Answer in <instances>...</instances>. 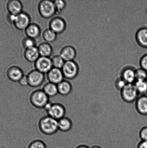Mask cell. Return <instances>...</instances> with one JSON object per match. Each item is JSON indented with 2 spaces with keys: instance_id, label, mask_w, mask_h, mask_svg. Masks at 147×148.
I'll list each match as a JSON object with an SVG mask.
<instances>
[{
  "instance_id": "1",
  "label": "cell",
  "mask_w": 147,
  "mask_h": 148,
  "mask_svg": "<svg viewBox=\"0 0 147 148\" xmlns=\"http://www.w3.org/2000/svg\"><path fill=\"white\" fill-rule=\"evenodd\" d=\"M37 127L42 134L47 136L53 135L58 131L57 120L47 115L39 120Z\"/></svg>"
},
{
  "instance_id": "2",
  "label": "cell",
  "mask_w": 147,
  "mask_h": 148,
  "mask_svg": "<svg viewBox=\"0 0 147 148\" xmlns=\"http://www.w3.org/2000/svg\"><path fill=\"white\" fill-rule=\"evenodd\" d=\"M29 102L34 108L44 110L49 102V98L41 89L34 90L30 92L28 97Z\"/></svg>"
},
{
  "instance_id": "3",
  "label": "cell",
  "mask_w": 147,
  "mask_h": 148,
  "mask_svg": "<svg viewBox=\"0 0 147 148\" xmlns=\"http://www.w3.org/2000/svg\"><path fill=\"white\" fill-rule=\"evenodd\" d=\"M47 115L56 120L64 117L66 114L65 107L59 103H52L50 101L44 109Z\"/></svg>"
},
{
  "instance_id": "4",
  "label": "cell",
  "mask_w": 147,
  "mask_h": 148,
  "mask_svg": "<svg viewBox=\"0 0 147 148\" xmlns=\"http://www.w3.org/2000/svg\"><path fill=\"white\" fill-rule=\"evenodd\" d=\"M38 10L40 15L45 19L53 18L57 14L54 1L50 0L40 1L38 4Z\"/></svg>"
},
{
  "instance_id": "5",
  "label": "cell",
  "mask_w": 147,
  "mask_h": 148,
  "mask_svg": "<svg viewBox=\"0 0 147 148\" xmlns=\"http://www.w3.org/2000/svg\"><path fill=\"white\" fill-rule=\"evenodd\" d=\"M120 91L121 97L122 99L127 103L133 102L136 101L139 97V93L134 84H127Z\"/></svg>"
},
{
  "instance_id": "6",
  "label": "cell",
  "mask_w": 147,
  "mask_h": 148,
  "mask_svg": "<svg viewBox=\"0 0 147 148\" xmlns=\"http://www.w3.org/2000/svg\"><path fill=\"white\" fill-rule=\"evenodd\" d=\"M64 78L68 80L75 79L79 73L78 65L74 60L65 62L61 69Z\"/></svg>"
},
{
  "instance_id": "7",
  "label": "cell",
  "mask_w": 147,
  "mask_h": 148,
  "mask_svg": "<svg viewBox=\"0 0 147 148\" xmlns=\"http://www.w3.org/2000/svg\"><path fill=\"white\" fill-rule=\"evenodd\" d=\"M27 76L28 86L32 88H37L41 86L45 80V75L35 69L31 71Z\"/></svg>"
},
{
  "instance_id": "8",
  "label": "cell",
  "mask_w": 147,
  "mask_h": 148,
  "mask_svg": "<svg viewBox=\"0 0 147 148\" xmlns=\"http://www.w3.org/2000/svg\"><path fill=\"white\" fill-rule=\"evenodd\" d=\"M66 27L67 24L64 19L57 16L52 18L49 23V28L57 34L64 32Z\"/></svg>"
},
{
  "instance_id": "9",
  "label": "cell",
  "mask_w": 147,
  "mask_h": 148,
  "mask_svg": "<svg viewBox=\"0 0 147 148\" xmlns=\"http://www.w3.org/2000/svg\"><path fill=\"white\" fill-rule=\"evenodd\" d=\"M35 69L43 74H47L52 69L51 59L49 57L40 56L34 63Z\"/></svg>"
},
{
  "instance_id": "10",
  "label": "cell",
  "mask_w": 147,
  "mask_h": 148,
  "mask_svg": "<svg viewBox=\"0 0 147 148\" xmlns=\"http://www.w3.org/2000/svg\"><path fill=\"white\" fill-rule=\"evenodd\" d=\"M31 23V18L29 15L23 11L16 16L13 25L17 29L24 31Z\"/></svg>"
},
{
  "instance_id": "11",
  "label": "cell",
  "mask_w": 147,
  "mask_h": 148,
  "mask_svg": "<svg viewBox=\"0 0 147 148\" xmlns=\"http://www.w3.org/2000/svg\"><path fill=\"white\" fill-rule=\"evenodd\" d=\"M24 75L22 69L14 65L9 67L6 72L7 77L10 81L14 82H18Z\"/></svg>"
},
{
  "instance_id": "12",
  "label": "cell",
  "mask_w": 147,
  "mask_h": 148,
  "mask_svg": "<svg viewBox=\"0 0 147 148\" xmlns=\"http://www.w3.org/2000/svg\"><path fill=\"white\" fill-rule=\"evenodd\" d=\"M46 75L48 82L57 85L64 79L61 69L53 68Z\"/></svg>"
},
{
  "instance_id": "13",
  "label": "cell",
  "mask_w": 147,
  "mask_h": 148,
  "mask_svg": "<svg viewBox=\"0 0 147 148\" xmlns=\"http://www.w3.org/2000/svg\"><path fill=\"white\" fill-rule=\"evenodd\" d=\"M60 55L65 62L74 60L77 56V51L73 46L66 45L60 50Z\"/></svg>"
},
{
  "instance_id": "14",
  "label": "cell",
  "mask_w": 147,
  "mask_h": 148,
  "mask_svg": "<svg viewBox=\"0 0 147 148\" xmlns=\"http://www.w3.org/2000/svg\"><path fill=\"white\" fill-rule=\"evenodd\" d=\"M23 4L19 0H10L7 2L6 8L8 14L17 15L23 12Z\"/></svg>"
},
{
  "instance_id": "15",
  "label": "cell",
  "mask_w": 147,
  "mask_h": 148,
  "mask_svg": "<svg viewBox=\"0 0 147 148\" xmlns=\"http://www.w3.org/2000/svg\"><path fill=\"white\" fill-rule=\"evenodd\" d=\"M137 111L142 115H147V95H142L136 101Z\"/></svg>"
},
{
  "instance_id": "16",
  "label": "cell",
  "mask_w": 147,
  "mask_h": 148,
  "mask_svg": "<svg viewBox=\"0 0 147 148\" xmlns=\"http://www.w3.org/2000/svg\"><path fill=\"white\" fill-rule=\"evenodd\" d=\"M27 37L33 39L38 38L41 34L39 26L35 23H31L24 30Z\"/></svg>"
},
{
  "instance_id": "17",
  "label": "cell",
  "mask_w": 147,
  "mask_h": 148,
  "mask_svg": "<svg viewBox=\"0 0 147 148\" xmlns=\"http://www.w3.org/2000/svg\"><path fill=\"white\" fill-rule=\"evenodd\" d=\"M24 58L30 63H35L40 57L38 48L37 46L25 49L24 53Z\"/></svg>"
},
{
  "instance_id": "18",
  "label": "cell",
  "mask_w": 147,
  "mask_h": 148,
  "mask_svg": "<svg viewBox=\"0 0 147 148\" xmlns=\"http://www.w3.org/2000/svg\"><path fill=\"white\" fill-rule=\"evenodd\" d=\"M121 77L127 84L134 83L136 81L135 69L131 67L126 68L122 71Z\"/></svg>"
},
{
  "instance_id": "19",
  "label": "cell",
  "mask_w": 147,
  "mask_h": 148,
  "mask_svg": "<svg viewBox=\"0 0 147 148\" xmlns=\"http://www.w3.org/2000/svg\"><path fill=\"white\" fill-rule=\"evenodd\" d=\"M135 37L140 45L147 48V27H142L139 29L136 32Z\"/></svg>"
},
{
  "instance_id": "20",
  "label": "cell",
  "mask_w": 147,
  "mask_h": 148,
  "mask_svg": "<svg viewBox=\"0 0 147 148\" xmlns=\"http://www.w3.org/2000/svg\"><path fill=\"white\" fill-rule=\"evenodd\" d=\"M57 85L58 94L63 96L69 95L72 89L71 84L67 80L64 79Z\"/></svg>"
},
{
  "instance_id": "21",
  "label": "cell",
  "mask_w": 147,
  "mask_h": 148,
  "mask_svg": "<svg viewBox=\"0 0 147 148\" xmlns=\"http://www.w3.org/2000/svg\"><path fill=\"white\" fill-rule=\"evenodd\" d=\"M58 130L63 132L70 131L72 127V122L68 117L64 116L58 120Z\"/></svg>"
},
{
  "instance_id": "22",
  "label": "cell",
  "mask_w": 147,
  "mask_h": 148,
  "mask_svg": "<svg viewBox=\"0 0 147 148\" xmlns=\"http://www.w3.org/2000/svg\"><path fill=\"white\" fill-rule=\"evenodd\" d=\"M41 89L49 98L55 97L58 94L57 85L51 82L46 83L43 85Z\"/></svg>"
},
{
  "instance_id": "23",
  "label": "cell",
  "mask_w": 147,
  "mask_h": 148,
  "mask_svg": "<svg viewBox=\"0 0 147 148\" xmlns=\"http://www.w3.org/2000/svg\"><path fill=\"white\" fill-rule=\"evenodd\" d=\"M37 47L40 56L50 58L52 54L53 48L50 43L44 42L40 43Z\"/></svg>"
},
{
  "instance_id": "24",
  "label": "cell",
  "mask_w": 147,
  "mask_h": 148,
  "mask_svg": "<svg viewBox=\"0 0 147 148\" xmlns=\"http://www.w3.org/2000/svg\"><path fill=\"white\" fill-rule=\"evenodd\" d=\"M57 34L49 28L46 29L43 32V38L46 42L53 43L56 40Z\"/></svg>"
},
{
  "instance_id": "25",
  "label": "cell",
  "mask_w": 147,
  "mask_h": 148,
  "mask_svg": "<svg viewBox=\"0 0 147 148\" xmlns=\"http://www.w3.org/2000/svg\"><path fill=\"white\" fill-rule=\"evenodd\" d=\"M134 85L139 94L146 95L147 94V80H136Z\"/></svg>"
},
{
  "instance_id": "26",
  "label": "cell",
  "mask_w": 147,
  "mask_h": 148,
  "mask_svg": "<svg viewBox=\"0 0 147 148\" xmlns=\"http://www.w3.org/2000/svg\"><path fill=\"white\" fill-rule=\"evenodd\" d=\"M51 59L53 67L61 69L65 62L61 56L60 55H55Z\"/></svg>"
},
{
  "instance_id": "27",
  "label": "cell",
  "mask_w": 147,
  "mask_h": 148,
  "mask_svg": "<svg viewBox=\"0 0 147 148\" xmlns=\"http://www.w3.org/2000/svg\"><path fill=\"white\" fill-rule=\"evenodd\" d=\"M27 148H47L44 142L39 139H36L30 142Z\"/></svg>"
},
{
  "instance_id": "28",
  "label": "cell",
  "mask_w": 147,
  "mask_h": 148,
  "mask_svg": "<svg viewBox=\"0 0 147 148\" xmlns=\"http://www.w3.org/2000/svg\"><path fill=\"white\" fill-rule=\"evenodd\" d=\"M22 45L24 49H27L31 48L36 46L35 40L30 38L24 37L22 40Z\"/></svg>"
},
{
  "instance_id": "29",
  "label": "cell",
  "mask_w": 147,
  "mask_h": 148,
  "mask_svg": "<svg viewBox=\"0 0 147 148\" xmlns=\"http://www.w3.org/2000/svg\"><path fill=\"white\" fill-rule=\"evenodd\" d=\"M136 80H147V71L141 67L135 70Z\"/></svg>"
},
{
  "instance_id": "30",
  "label": "cell",
  "mask_w": 147,
  "mask_h": 148,
  "mask_svg": "<svg viewBox=\"0 0 147 148\" xmlns=\"http://www.w3.org/2000/svg\"><path fill=\"white\" fill-rule=\"evenodd\" d=\"M54 2L57 14L62 12L66 7V2L65 1L63 0H56L54 1Z\"/></svg>"
},
{
  "instance_id": "31",
  "label": "cell",
  "mask_w": 147,
  "mask_h": 148,
  "mask_svg": "<svg viewBox=\"0 0 147 148\" xmlns=\"http://www.w3.org/2000/svg\"><path fill=\"white\" fill-rule=\"evenodd\" d=\"M126 82L121 77L118 78L115 82V86L117 89L121 90L126 85Z\"/></svg>"
},
{
  "instance_id": "32",
  "label": "cell",
  "mask_w": 147,
  "mask_h": 148,
  "mask_svg": "<svg viewBox=\"0 0 147 148\" xmlns=\"http://www.w3.org/2000/svg\"><path fill=\"white\" fill-rule=\"evenodd\" d=\"M139 135L142 140L147 141V126L144 127L141 129Z\"/></svg>"
},
{
  "instance_id": "33",
  "label": "cell",
  "mask_w": 147,
  "mask_h": 148,
  "mask_svg": "<svg viewBox=\"0 0 147 148\" xmlns=\"http://www.w3.org/2000/svg\"><path fill=\"white\" fill-rule=\"evenodd\" d=\"M139 63L141 68L147 71V53L141 58Z\"/></svg>"
},
{
  "instance_id": "34",
  "label": "cell",
  "mask_w": 147,
  "mask_h": 148,
  "mask_svg": "<svg viewBox=\"0 0 147 148\" xmlns=\"http://www.w3.org/2000/svg\"><path fill=\"white\" fill-rule=\"evenodd\" d=\"M20 85L23 86H28V78L27 75H24L21 78L18 82Z\"/></svg>"
},
{
  "instance_id": "35",
  "label": "cell",
  "mask_w": 147,
  "mask_h": 148,
  "mask_svg": "<svg viewBox=\"0 0 147 148\" xmlns=\"http://www.w3.org/2000/svg\"><path fill=\"white\" fill-rule=\"evenodd\" d=\"M16 16L8 14L7 15V19L9 23L11 24H14Z\"/></svg>"
},
{
  "instance_id": "36",
  "label": "cell",
  "mask_w": 147,
  "mask_h": 148,
  "mask_svg": "<svg viewBox=\"0 0 147 148\" xmlns=\"http://www.w3.org/2000/svg\"><path fill=\"white\" fill-rule=\"evenodd\" d=\"M137 148H147V141L142 140L138 145Z\"/></svg>"
},
{
  "instance_id": "37",
  "label": "cell",
  "mask_w": 147,
  "mask_h": 148,
  "mask_svg": "<svg viewBox=\"0 0 147 148\" xmlns=\"http://www.w3.org/2000/svg\"><path fill=\"white\" fill-rule=\"evenodd\" d=\"M75 148H90L87 146L85 145H80L78 146L77 147Z\"/></svg>"
},
{
  "instance_id": "38",
  "label": "cell",
  "mask_w": 147,
  "mask_h": 148,
  "mask_svg": "<svg viewBox=\"0 0 147 148\" xmlns=\"http://www.w3.org/2000/svg\"><path fill=\"white\" fill-rule=\"evenodd\" d=\"M90 148H102L101 147H100V146H98V145H95L92 146Z\"/></svg>"
},
{
  "instance_id": "39",
  "label": "cell",
  "mask_w": 147,
  "mask_h": 148,
  "mask_svg": "<svg viewBox=\"0 0 147 148\" xmlns=\"http://www.w3.org/2000/svg\"></svg>"
}]
</instances>
